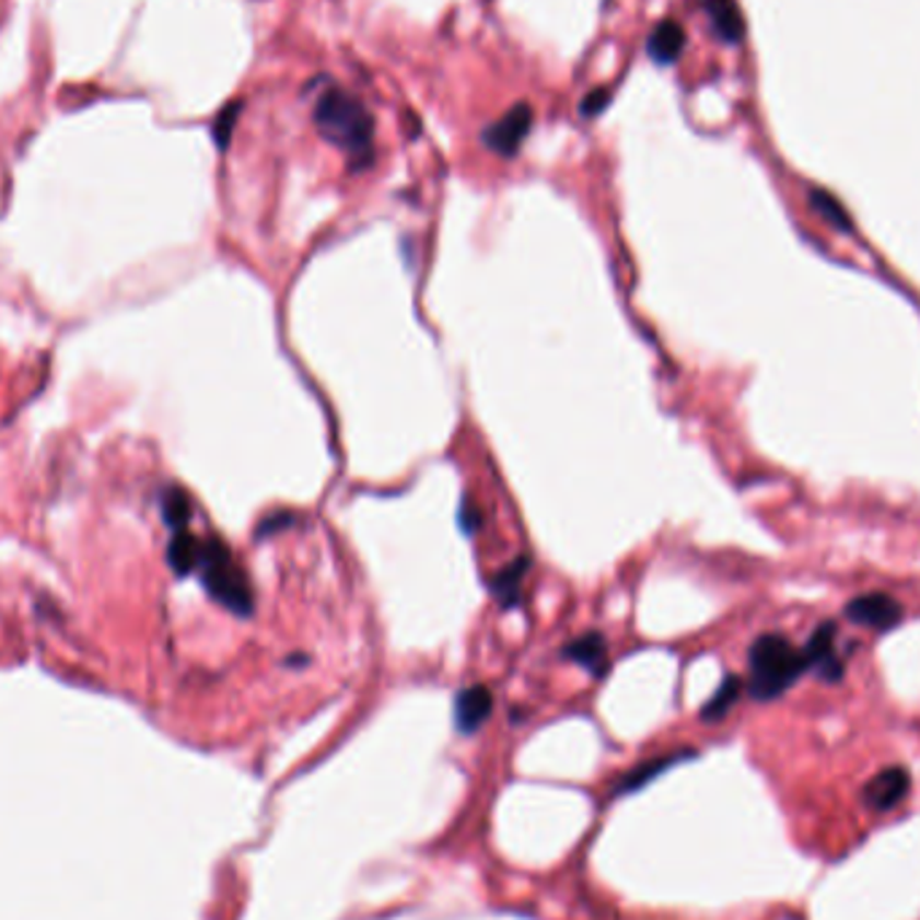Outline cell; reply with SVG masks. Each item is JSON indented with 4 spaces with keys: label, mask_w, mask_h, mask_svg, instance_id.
Returning <instances> with one entry per match:
<instances>
[{
    "label": "cell",
    "mask_w": 920,
    "mask_h": 920,
    "mask_svg": "<svg viewBox=\"0 0 920 920\" xmlns=\"http://www.w3.org/2000/svg\"><path fill=\"white\" fill-rule=\"evenodd\" d=\"M533 121H536L533 105L517 103L514 108H509L501 119H496L493 125L485 127L479 138H482L485 149L503 156V160H512V156H517L520 149H523L525 138L533 130Z\"/></svg>",
    "instance_id": "4"
},
{
    "label": "cell",
    "mask_w": 920,
    "mask_h": 920,
    "mask_svg": "<svg viewBox=\"0 0 920 920\" xmlns=\"http://www.w3.org/2000/svg\"><path fill=\"white\" fill-rule=\"evenodd\" d=\"M162 517H165L167 527H173V531H186L191 520V498L184 488L170 485L162 493Z\"/></svg>",
    "instance_id": "17"
},
{
    "label": "cell",
    "mask_w": 920,
    "mask_h": 920,
    "mask_svg": "<svg viewBox=\"0 0 920 920\" xmlns=\"http://www.w3.org/2000/svg\"><path fill=\"white\" fill-rule=\"evenodd\" d=\"M197 571L208 595L216 603H221L226 612L237 614V617L254 614V590H251L248 577H245V571L224 541H219V538L202 541V560H199Z\"/></svg>",
    "instance_id": "3"
},
{
    "label": "cell",
    "mask_w": 920,
    "mask_h": 920,
    "mask_svg": "<svg viewBox=\"0 0 920 920\" xmlns=\"http://www.w3.org/2000/svg\"><path fill=\"white\" fill-rule=\"evenodd\" d=\"M608 103H612V90H608V86H595V90H590L587 95L582 97V103H579V114H582L584 119H592V116L603 114Z\"/></svg>",
    "instance_id": "19"
},
{
    "label": "cell",
    "mask_w": 920,
    "mask_h": 920,
    "mask_svg": "<svg viewBox=\"0 0 920 920\" xmlns=\"http://www.w3.org/2000/svg\"><path fill=\"white\" fill-rule=\"evenodd\" d=\"M202 560V541L189 531H175L167 544V562L178 577H189Z\"/></svg>",
    "instance_id": "13"
},
{
    "label": "cell",
    "mask_w": 920,
    "mask_h": 920,
    "mask_svg": "<svg viewBox=\"0 0 920 920\" xmlns=\"http://www.w3.org/2000/svg\"><path fill=\"white\" fill-rule=\"evenodd\" d=\"M910 787H912L910 770L901 765H894V767H886V770L875 772V776L864 783V789H861V800H864V805L870 807V811L888 813V811H894L899 802L907 800Z\"/></svg>",
    "instance_id": "5"
},
{
    "label": "cell",
    "mask_w": 920,
    "mask_h": 920,
    "mask_svg": "<svg viewBox=\"0 0 920 920\" xmlns=\"http://www.w3.org/2000/svg\"><path fill=\"white\" fill-rule=\"evenodd\" d=\"M741 691H743V682L737 676H724V682L719 684V689L713 691L711 697H708L706 706L700 708V719L702 722H722L726 713L735 708V702L741 700Z\"/></svg>",
    "instance_id": "15"
},
{
    "label": "cell",
    "mask_w": 920,
    "mask_h": 920,
    "mask_svg": "<svg viewBox=\"0 0 920 920\" xmlns=\"http://www.w3.org/2000/svg\"><path fill=\"white\" fill-rule=\"evenodd\" d=\"M708 20H711L713 33L724 44H741L746 38V20L737 5V0H702Z\"/></svg>",
    "instance_id": "11"
},
{
    "label": "cell",
    "mask_w": 920,
    "mask_h": 920,
    "mask_svg": "<svg viewBox=\"0 0 920 920\" xmlns=\"http://www.w3.org/2000/svg\"><path fill=\"white\" fill-rule=\"evenodd\" d=\"M568 660L582 665L584 671H590L592 676L601 678L608 667V649L606 638L597 636V632H584V636L573 638L566 649H562Z\"/></svg>",
    "instance_id": "12"
},
{
    "label": "cell",
    "mask_w": 920,
    "mask_h": 920,
    "mask_svg": "<svg viewBox=\"0 0 920 920\" xmlns=\"http://www.w3.org/2000/svg\"><path fill=\"white\" fill-rule=\"evenodd\" d=\"M846 617L851 619L853 625L886 632L901 622L905 612H901L899 603L886 595V592H866V595H855L853 601H848Z\"/></svg>",
    "instance_id": "6"
},
{
    "label": "cell",
    "mask_w": 920,
    "mask_h": 920,
    "mask_svg": "<svg viewBox=\"0 0 920 920\" xmlns=\"http://www.w3.org/2000/svg\"><path fill=\"white\" fill-rule=\"evenodd\" d=\"M835 638H837L835 625L824 622L816 632H813L811 641L802 647L807 671H816L818 678H824V682H829V684L840 682L842 671H846V667H842L840 654H837Z\"/></svg>",
    "instance_id": "8"
},
{
    "label": "cell",
    "mask_w": 920,
    "mask_h": 920,
    "mask_svg": "<svg viewBox=\"0 0 920 920\" xmlns=\"http://www.w3.org/2000/svg\"><path fill=\"white\" fill-rule=\"evenodd\" d=\"M691 756H695V752L684 748V752L662 754V756H654V759L641 761V765H636L632 770H627L625 776L619 778L617 783H614L612 796H627V794H632V791H641L643 787H649L654 778H660L662 772L671 770L673 765H682L684 759H691Z\"/></svg>",
    "instance_id": "9"
},
{
    "label": "cell",
    "mask_w": 920,
    "mask_h": 920,
    "mask_svg": "<svg viewBox=\"0 0 920 920\" xmlns=\"http://www.w3.org/2000/svg\"><path fill=\"white\" fill-rule=\"evenodd\" d=\"M493 691L485 687V684H471V687L461 689L458 695H455L453 706L455 730H458L461 735H474V732H479L482 724L493 717Z\"/></svg>",
    "instance_id": "7"
},
{
    "label": "cell",
    "mask_w": 920,
    "mask_h": 920,
    "mask_svg": "<svg viewBox=\"0 0 920 920\" xmlns=\"http://www.w3.org/2000/svg\"><path fill=\"white\" fill-rule=\"evenodd\" d=\"M805 671L802 649L778 632H765L748 649V691L759 702L781 697L805 676Z\"/></svg>",
    "instance_id": "2"
},
{
    "label": "cell",
    "mask_w": 920,
    "mask_h": 920,
    "mask_svg": "<svg viewBox=\"0 0 920 920\" xmlns=\"http://www.w3.org/2000/svg\"><path fill=\"white\" fill-rule=\"evenodd\" d=\"M684 49H687V31H684V25L678 20H662L660 25L649 33L647 55L649 60L657 62L660 68H667L682 60Z\"/></svg>",
    "instance_id": "10"
},
{
    "label": "cell",
    "mask_w": 920,
    "mask_h": 920,
    "mask_svg": "<svg viewBox=\"0 0 920 920\" xmlns=\"http://www.w3.org/2000/svg\"><path fill=\"white\" fill-rule=\"evenodd\" d=\"M807 199H811V208L822 216L826 224L835 226L837 232H853L851 216H848L846 205H842L835 195H829L826 189H811Z\"/></svg>",
    "instance_id": "16"
},
{
    "label": "cell",
    "mask_w": 920,
    "mask_h": 920,
    "mask_svg": "<svg viewBox=\"0 0 920 920\" xmlns=\"http://www.w3.org/2000/svg\"><path fill=\"white\" fill-rule=\"evenodd\" d=\"M240 114H243V100H230V103L224 105V108L216 114L213 125H210V135H213L216 145H219V151H226L232 143V135H234V127H237V119Z\"/></svg>",
    "instance_id": "18"
},
{
    "label": "cell",
    "mask_w": 920,
    "mask_h": 920,
    "mask_svg": "<svg viewBox=\"0 0 920 920\" xmlns=\"http://www.w3.org/2000/svg\"><path fill=\"white\" fill-rule=\"evenodd\" d=\"M458 520H461V527H463V531H466V533H474V531H477L479 525H482V514H479L477 509L471 506V503H463V509H461Z\"/></svg>",
    "instance_id": "20"
},
{
    "label": "cell",
    "mask_w": 920,
    "mask_h": 920,
    "mask_svg": "<svg viewBox=\"0 0 920 920\" xmlns=\"http://www.w3.org/2000/svg\"><path fill=\"white\" fill-rule=\"evenodd\" d=\"M527 566H531V560L517 558L509 562L506 568H501V573L490 582V590H493V595L501 601L503 608H512L520 603V587H523Z\"/></svg>",
    "instance_id": "14"
},
{
    "label": "cell",
    "mask_w": 920,
    "mask_h": 920,
    "mask_svg": "<svg viewBox=\"0 0 920 920\" xmlns=\"http://www.w3.org/2000/svg\"><path fill=\"white\" fill-rule=\"evenodd\" d=\"M313 125L326 143L348 156L350 170L361 173L374 165V116L348 90L324 86L313 105Z\"/></svg>",
    "instance_id": "1"
}]
</instances>
